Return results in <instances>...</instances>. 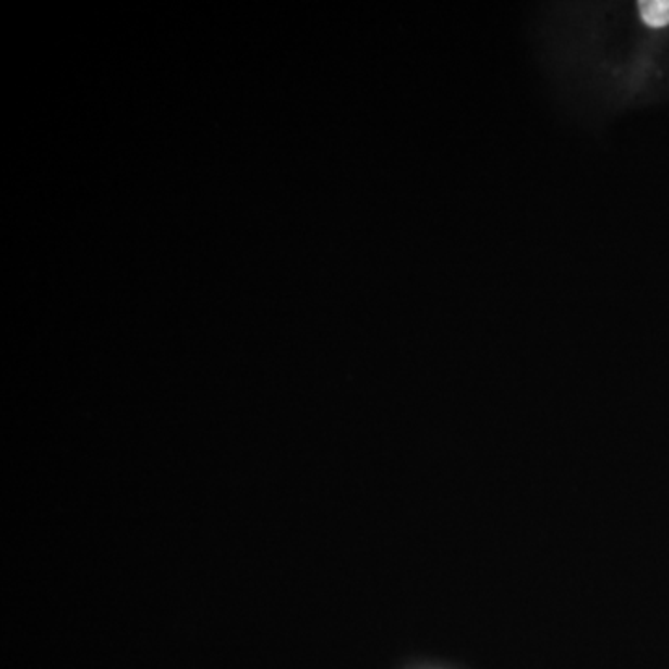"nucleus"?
<instances>
[{
    "label": "nucleus",
    "mask_w": 669,
    "mask_h": 669,
    "mask_svg": "<svg viewBox=\"0 0 669 669\" xmlns=\"http://www.w3.org/2000/svg\"><path fill=\"white\" fill-rule=\"evenodd\" d=\"M638 12L645 25L651 28H664L669 25V0H649L640 2Z\"/></svg>",
    "instance_id": "1"
}]
</instances>
